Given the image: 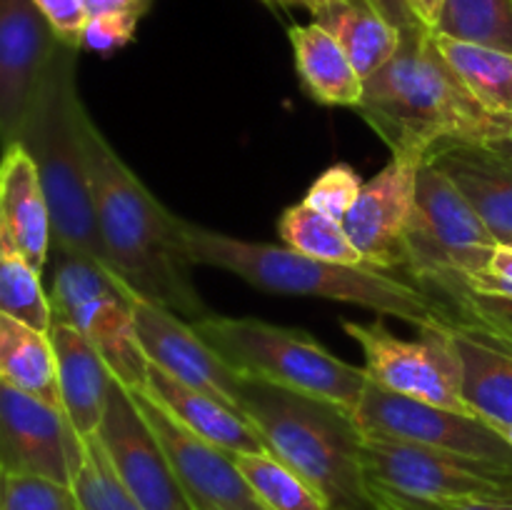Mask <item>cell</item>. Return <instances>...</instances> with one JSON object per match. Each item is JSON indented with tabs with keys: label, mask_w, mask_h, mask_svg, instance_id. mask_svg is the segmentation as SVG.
Wrapping results in <instances>:
<instances>
[{
	"label": "cell",
	"mask_w": 512,
	"mask_h": 510,
	"mask_svg": "<svg viewBox=\"0 0 512 510\" xmlns=\"http://www.w3.org/2000/svg\"><path fill=\"white\" fill-rule=\"evenodd\" d=\"M95 225L110 270L135 295L180 318L210 315L193 283V260L185 250V220L170 213L143 180L125 165L88 110L80 118Z\"/></svg>",
	"instance_id": "1"
},
{
	"label": "cell",
	"mask_w": 512,
	"mask_h": 510,
	"mask_svg": "<svg viewBox=\"0 0 512 510\" xmlns=\"http://www.w3.org/2000/svg\"><path fill=\"white\" fill-rule=\"evenodd\" d=\"M358 115L393 155L428 160L455 143H503L512 118L490 113L460 83L423 25L403 28L400 48L365 78Z\"/></svg>",
	"instance_id": "2"
},
{
	"label": "cell",
	"mask_w": 512,
	"mask_h": 510,
	"mask_svg": "<svg viewBox=\"0 0 512 510\" xmlns=\"http://www.w3.org/2000/svg\"><path fill=\"white\" fill-rule=\"evenodd\" d=\"M183 235L193 265L228 270L263 293L360 305L378 315L405 320L423 333L440 330L450 318L448 305L433 293L370 265L328 263L288 245L233 238L188 220Z\"/></svg>",
	"instance_id": "3"
},
{
	"label": "cell",
	"mask_w": 512,
	"mask_h": 510,
	"mask_svg": "<svg viewBox=\"0 0 512 510\" xmlns=\"http://www.w3.org/2000/svg\"><path fill=\"white\" fill-rule=\"evenodd\" d=\"M240 410L265 445L308 480L330 510H388L375 495L353 410L258 378H240Z\"/></svg>",
	"instance_id": "4"
},
{
	"label": "cell",
	"mask_w": 512,
	"mask_h": 510,
	"mask_svg": "<svg viewBox=\"0 0 512 510\" xmlns=\"http://www.w3.org/2000/svg\"><path fill=\"white\" fill-rule=\"evenodd\" d=\"M78 53L80 48L75 45H58L15 143L30 155L43 183L53 223V245L85 255L110 270L95 225L88 158L80 130L85 105L78 93Z\"/></svg>",
	"instance_id": "5"
},
{
	"label": "cell",
	"mask_w": 512,
	"mask_h": 510,
	"mask_svg": "<svg viewBox=\"0 0 512 510\" xmlns=\"http://www.w3.org/2000/svg\"><path fill=\"white\" fill-rule=\"evenodd\" d=\"M193 328L235 373L333 400L353 413L370 383L365 368L340 360L303 330L213 313L193 320Z\"/></svg>",
	"instance_id": "6"
},
{
	"label": "cell",
	"mask_w": 512,
	"mask_h": 510,
	"mask_svg": "<svg viewBox=\"0 0 512 510\" xmlns=\"http://www.w3.org/2000/svg\"><path fill=\"white\" fill-rule=\"evenodd\" d=\"M48 260L53 320L83 333L120 385L143 390L150 363L135 333L133 290L100 263L58 245L50 248Z\"/></svg>",
	"instance_id": "7"
},
{
	"label": "cell",
	"mask_w": 512,
	"mask_h": 510,
	"mask_svg": "<svg viewBox=\"0 0 512 510\" xmlns=\"http://www.w3.org/2000/svg\"><path fill=\"white\" fill-rule=\"evenodd\" d=\"M498 240L465 195L425 160L405 235V268L428 293L468 283L488 265Z\"/></svg>",
	"instance_id": "8"
},
{
	"label": "cell",
	"mask_w": 512,
	"mask_h": 510,
	"mask_svg": "<svg viewBox=\"0 0 512 510\" xmlns=\"http://www.w3.org/2000/svg\"><path fill=\"white\" fill-rule=\"evenodd\" d=\"M365 475L378 493L425 503L512 500V465L450 450L363 435Z\"/></svg>",
	"instance_id": "9"
},
{
	"label": "cell",
	"mask_w": 512,
	"mask_h": 510,
	"mask_svg": "<svg viewBox=\"0 0 512 510\" xmlns=\"http://www.w3.org/2000/svg\"><path fill=\"white\" fill-rule=\"evenodd\" d=\"M343 330L363 350L370 383L420 403L473 413L460 395V360L445 325L418 340L398 338L383 323L343 320Z\"/></svg>",
	"instance_id": "10"
},
{
	"label": "cell",
	"mask_w": 512,
	"mask_h": 510,
	"mask_svg": "<svg viewBox=\"0 0 512 510\" xmlns=\"http://www.w3.org/2000/svg\"><path fill=\"white\" fill-rule=\"evenodd\" d=\"M355 420L363 433L378 438L403 440V443L512 465L508 440L488 420L478 418L475 413H460V410L410 400L375 383H368L365 388L355 408Z\"/></svg>",
	"instance_id": "11"
},
{
	"label": "cell",
	"mask_w": 512,
	"mask_h": 510,
	"mask_svg": "<svg viewBox=\"0 0 512 510\" xmlns=\"http://www.w3.org/2000/svg\"><path fill=\"white\" fill-rule=\"evenodd\" d=\"M123 488L143 510H193L168 453L140 413L133 390L113 380L105 415L93 435Z\"/></svg>",
	"instance_id": "12"
},
{
	"label": "cell",
	"mask_w": 512,
	"mask_h": 510,
	"mask_svg": "<svg viewBox=\"0 0 512 510\" xmlns=\"http://www.w3.org/2000/svg\"><path fill=\"white\" fill-rule=\"evenodd\" d=\"M85 453L63 410L0 380V473L73 485Z\"/></svg>",
	"instance_id": "13"
},
{
	"label": "cell",
	"mask_w": 512,
	"mask_h": 510,
	"mask_svg": "<svg viewBox=\"0 0 512 510\" xmlns=\"http://www.w3.org/2000/svg\"><path fill=\"white\" fill-rule=\"evenodd\" d=\"M133 398L163 443L193 510H270L240 473L233 453L185 430L145 390H133Z\"/></svg>",
	"instance_id": "14"
},
{
	"label": "cell",
	"mask_w": 512,
	"mask_h": 510,
	"mask_svg": "<svg viewBox=\"0 0 512 510\" xmlns=\"http://www.w3.org/2000/svg\"><path fill=\"white\" fill-rule=\"evenodd\" d=\"M425 160L393 155L380 173L365 180L343 225L348 238L370 268L405 265V235L415 210L418 170Z\"/></svg>",
	"instance_id": "15"
},
{
	"label": "cell",
	"mask_w": 512,
	"mask_h": 510,
	"mask_svg": "<svg viewBox=\"0 0 512 510\" xmlns=\"http://www.w3.org/2000/svg\"><path fill=\"white\" fill-rule=\"evenodd\" d=\"M135 333L150 365L165 370L180 383L223 400L240 410V378L198 333L193 323L163 305L133 295ZM243 413V410H240Z\"/></svg>",
	"instance_id": "16"
},
{
	"label": "cell",
	"mask_w": 512,
	"mask_h": 510,
	"mask_svg": "<svg viewBox=\"0 0 512 510\" xmlns=\"http://www.w3.org/2000/svg\"><path fill=\"white\" fill-rule=\"evenodd\" d=\"M63 40L33 0H0V148L18 140L50 58Z\"/></svg>",
	"instance_id": "17"
},
{
	"label": "cell",
	"mask_w": 512,
	"mask_h": 510,
	"mask_svg": "<svg viewBox=\"0 0 512 510\" xmlns=\"http://www.w3.org/2000/svg\"><path fill=\"white\" fill-rule=\"evenodd\" d=\"M483 218L498 243H512V140L455 143L428 158Z\"/></svg>",
	"instance_id": "18"
},
{
	"label": "cell",
	"mask_w": 512,
	"mask_h": 510,
	"mask_svg": "<svg viewBox=\"0 0 512 510\" xmlns=\"http://www.w3.org/2000/svg\"><path fill=\"white\" fill-rule=\"evenodd\" d=\"M460 360V395L490 425H512V348L478 325L450 315L445 323Z\"/></svg>",
	"instance_id": "19"
},
{
	"label": "cell",
	"mask_w": 512,
	"mask_h": 510,
	"mask_svg": "<svg viewBox=\"0 0 512 510\" xmlns=\"http://www.w3.org/2000/svg\"><path fill=\"white\" fill-rule=\"evenodd\" d=\"M143 390L185 430L228 450V453L238 455L268 450L263 435L250 423L248 415L203 390L180 383L155 365H148V380H145Z\"/></svg>",
	"instance_id": "20"
},
{
	"label": "cell",
	"mask_w": 512,
	"mask_h": 510,
	"mask_svg": "<svg viewBox=\"0 0 512 510\" xmlns=\"http://www.w3.org/2000/svg\"><path fill=\"white\" fill-rule=\"evenodd\" d=\"M48 333L53 340L60 405L65 418L78 430L80 438H93L105 415L110 385L115 380L113 373L98 348L73 325L53 320Z\"/></svg>",
	"instance_id": "21"
},
{
	"label": "cell",
	"mask_w": 512,
	"mask_h": 510,
	"mask_svg": "<svg viewBox=\"0 0 512 510\" xmlns=\"http://www.w3.org/2000/svg\"><path fill=\"white\" fill-rule=\"evenodd\" d=\"M0 218L25 260L43 273L53 248V223L35 163L18 143L0 158Z\"/></svg>",
	"instance_id": "22"
},
{
	"label": "cell",
	"mask_w": 512,
	"mask_h": 510,
	"mask_svg": "<svg viewBox=\"0 0 512 510\" xmlns=\"http://www.w3.org/2000/svg\"><path fill=\"white\" fill-rule=\"evenodd\" d=\"M288 38L305 93L320 105L358 108L363 100L365 80L350 63L338 40L318 23L293 25Z\"/></svg>",
	"instance_id": "23"
},
{
	"label": "cell",
	"mask_w": 512,
	"mask_h": 510,
	"mask_svg": "<svg viewBox=\"0 0 512 510\" xmlns=\"http://www.w3.org/2000/svg\"><path fill=\"white\" fill-rule=\"evenodd\" d=\"M313 15L328 30L360 75L370 78L400 48L403 30L390 23L370 0H330Z\"/></svg>",
	"instance_id": "24"
},
{
	"label": "cell",
	"mask_w": 512,
	"mask_h": 510,
	"mask_svg": "<svg viewBox=\"0 0 512 510\" xmlns=\"http://www.w3.org/2000/svg\"><path fill=\"white\" fill-rule=\"evenodd\" d=\"M0 380L63 410L50 333L8 313H0Z\"/></svg>",
	"instance_id": "25"
},
{
	"label": "cell",
	"mask_w": 512,
	"mask_h": 510,
	"mask_svg": "<svg viewBox=\"0 0 512 510\" xmlns=\"http://www.w3.org/2000/svg\"><path fill=\"white\" fill-rule=\"evenodd\" d=\"M445 63L490 113L512 118V53L433 33Z\"/></svg>",
	"instance_id": "26"
},
{
	"label": "cell",
	"mask_w": 512,
	"mask_h": 510,
	"mask_svg": "<svg viewBox=\"0 0 512 510\" xmlns=\"http://www.w3.org/2000/svg\"><path fill=\"white\" fill-rule=\"evenodd\" d=\"M40 275L43 273L20 253L0 218V313L15 315L48 333L53 325V310Z\"/></svg>",
	"instance_id": "27"
},
{
	"label": "cell",
	"mask_w": 512,
	"mask_h": 510,
	"mask_svg": "<svg viewBox=\"0 0 512 510\" xmlns=\"http://www.w3.org/2000/svg\"><path fill=\"white\" fill-rule=\"evenodd\" d=\"M278 235L283 245L310 258L343 265H365L363 255L345 233V225L310 208L305 200L283 210L278 220Z\"/></svg>",
	"instance_id": "28"
},
{
	"label": "cell",
	"mask_w": 512,
	"mask_h": 510,
	"mask_svg": "<svg viewBox=\"0 0 512 510\" xmlns=\"http://www.w3.org/2000/svg\"><path fill=\"white\" fill-rule=\"evenodd\" d=\"M433 33L512 53V0H443Z\"/></svg>",
	"instance_id": "29"
},
{
	"label": "cell",
	"mask_w": 512,
	"mask_h": 510,
	"mask_svg": "<svg viewBox=\"0 0 512 510\" xmlns=\"http://www.w3.org/2000/svg\"><path fill=\"white\" fill-rule=\"evenodd\" d=\"M250 488L270 510H330L323 495L270 450L233 455Z\"/></svg>",
	"instance_id": "30"
},
{
	"label": "cell",
	"mask_w": 512,
	"mask_h": 510,
	"mask_svg": "<svg viewBox=\"0 0 512 510\" xmlns=\"http://www.w3.org/2000/svg\"><path fill=\"white\" fill-rule=\"evenodd\" d=\"M80 510H143L110 468L98 440L88 438V453L73 480Z\"/></svg>",
	"instance_id": "31"
},
{
	"label": "cell",
	"mask_w": 512,
	"mask_h": 510,
	"mask_svg": "<svg viewBox=\"0 0 512 510\" xmlns=\"http://www.w3.org/2000/svg\"><path fill=\"white\" fill-rule=\"evenodd\" d=\"M435 298L448 305V313L460 320L478 325L485 333L498 338L512 348V298H495V295H480L468 288H448L435 293Z\"/></svg>",
	"instance_id": "32"
},
{
	"label": "cell",
	"mask_w": 512,
	"mask_h": 510,
	"mask_svg": "<svg viewBox=\"0 0 512 510\" xmlns=\"http://www.w3.org/2000/svg\"><path fill=\"white\" fill-rule=\"evenodd\" d=\"M0 510H80L73 485L0 473Z\"/></svg>",
	"instance_id": "33"
},
{
	"label": "cell",
	"mask_w": 512,
	"mask_h": 510,
	"mask_svg": "<svg viewBox=\"0 0 512 510\" xmlns=\"http://www.w3.org/2000/svg\"><path fill=\"white\" fill-rule=\"evenodd\" d=\"M365 180L360 178L358 170L348 163H335L325 168L318 178L310 183L308 193H305V203L310 208L320 210V213L330 215L333 220L343 223L345 215L350 213L353 203L358 200L360 190H363Z\"/></svg>",
	"instance_id": "34"
},
{
	"label": "cell",
	"mask_w": 512,
	"mask_h": 510,
	"mask_svg": "<svg viewBox=\"0 0 512 510\" xmlns=\"http://www.w3.org/2000/svg\"><path fill=\"white\" fill-rule=\"evenodd\" d=\"M140 18L130 13H105L88 18L83 30V43L80 48L95 50V53H115L133 43L135 30H138Z\"/></svg>",
	"instance_id": "35"
},
{
	"label": "cell",
	"mask_w": 512,
	"mask_h": 510,
	"mask_svg": "<svg viewBox=\"0 0 512 510\" xmlns=\"http://www.w3.org/2000/svg\"><path fill=\"white\" fill-rule=\"evenodd\" d=\"M453 288H458V285H453ZM460 288H468L480 295H495V298H512V243L495 245L488 265Z\"/></svg>",
	"instance_id": "36"
},
{
	"label": "cell",
	"mask_w": 512,
	"mask_h": 510,
	"mask_svg": "<svg viewBox=\"0 0 512 510\" xmlns=\"http://www.w3.org/2000/svg\"><path fill=\"white\" fill-rule=\"evenodd\" d=\"M33 3L38 5V10L63 43L80 48L85 23H88V10H85L83 0H33Z\"/></svg>",
	"instance_id": "37"
},
{
	"label": "cell",
	"mask_w": 512,
	"mask_h": 510,
	"mask_svg": "<svg viewBox=\"0 0 512 510\" xmlns=\"http://www.w3.org/2000/svg\"><path fill=\"white\" fill-rule=\"evenodd\" d=\"M380 503L388 510H512V500H453V503H425V500L398 498V495L378 493Z\"/></svg>",
	"instance_id": "38"
},
{
	"label": "cell",
	"mask_w": 512,
	"mask_h": 510,
	"mask_svg": "<svg viewBox=\"0 0 512 510\" xmlns=\"http://www.w3.org/2000/svg\"><path fill=\"white\" fill-rule=\"evenodd\" d=\"M83 5L88 10V18L105 13H130L143 18L150 5H153V0H83Z\"/></svg>",
	"instance_id": "39"
},
{
	"label": "cell",
	"mask_w": 512,
	"mask_h": 510,
	"mask_svg": "<svg viewBox=\"0 0 512 510\" xmlns=\"http://www.w3.org/2000/svg\"><path fill=\"white\" fill-rule=\"evenodd\" d=\"M370 3H373L375 8H378L380 13L390 20V23L398 25L400 30L410 28V25H420V23H415L413 13H410L408 0H370Z\"/></svg>",
	"instance_id": "40"
},
{
	"label": "cell",
	"mask_w": 512,
	"mask_h": 510,
	"mask_svg": "<svg viewBox=\"0 0 512 510\" xmlns=\"http://www.w3.org/2000/svg\"><path fill=\"white\" fill-rule=\"evenodd\" d=\"M440 5H443V0H408V8H410V13H413L415 23H420L423 28H428L430 33H433L435 23H438Z\"/></svg>",
	"instance_id": "41"
},
{
	"label": "cell",
	"mask_w": 512,
	"mask_h": 510,
	"mask_svg": "<svg viewBox=\"0 0 512 510\" xmlns=\"http://www.w3.org/2000/svg\"><path fill=\"white\" fill-rule=\"evenodd\" d=\"M263 3L270 5V8H275V10L305 8V10H310V13H315V10L323 8V5L330 3V0H263Z\"/></svg>",
	"instance_id": "42"
},
{
	"label": "cell",
	"mask_w": 512,
	"mask_h": 510,
	"mask_svg": "<svg viewBox=\"0 0 512 510\" xmlns=\"http://www.w3.org/2000/svg\"><path fill=\"white\" fill-rule=\"evenodd\" d=\"M493 428L498 430L505 440H508V445L512 448V425H493Z\"/></svg>",
	"instance_id": "43"
},
{
	"label": "cell",
	"mask_w": 512,
	"mask_h": 510,
	"mask_svg": "<svg viewBox=\"0 0 512 510\" xmlns=\"http://www.w3.org/2000/svg\"><path fill=\"white\" fill-rule=\"evenodd\" d=\"M510 140H512V135H510Z\"/></svg>",
	"instance_id": "44"
}]
</instances>
